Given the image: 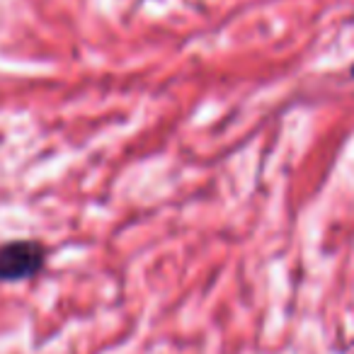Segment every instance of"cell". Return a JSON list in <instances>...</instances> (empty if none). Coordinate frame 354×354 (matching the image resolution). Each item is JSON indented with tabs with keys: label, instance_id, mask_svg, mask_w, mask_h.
Here are the masks:
<instances>
[{
	"label": "cell",
	"instance_id": "6da1fadb",
	"mask_svg": "<svg viewBox=\"0 0 354 354\" xmlns=\"http://www.w3.org/2000/svg\"><path fill=\"white\" fill-rule=\"evenodd\" d=\"M46 265V248L39 241L20 238V241L0 243V284H17L37 277Z\"/></svg>",
	"mask_w": 354,
	"mask_h": 354
},
{
	"label": "cell",
	"instance_id": "7a4b0ae2",
	"mask_svg": "<svg viewBox=\"0 0 354 354\" xmlns=\"http://www.w3.org/2000/svg\"><path fill=\"white\" fill-rule=\"evenodd\" d=\"M349 73H352V78H354V64H352V68H349Z\"/></svg>",
	"mask_w": 354,
	"mask_h": 354
}]
</instances>
